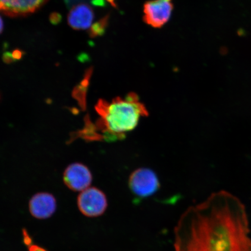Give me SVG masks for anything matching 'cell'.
<instances>
[{"label": "cell", "mask_w": 251, "mask_h": 251, "mask_svg": "<svg viewBox=\"0 0 251 251\" xmlns=\"http://www.w3.org/2000/svg\"><path fill=\"white\" fill-rule=\"evenodd\" d=\"M246 206L226 191L191 206L175 228V251H251Z\"/></svg>", "instance_id": "1"}, {"label": "cell", "mask_w": 251, "mask_h": 251, "mask_svg": "<svg viewBox=\"0 0 251 251\" xmlns=\"http://www.w3.org/2000/svg\"><path fill=\"white\" fill-rule=\"evenodd\" d=\"M95 108L100 116L96 126L106 141L123 139L126 133L137 126L141 117L149 115L145 105L134 93L125 98L117 97L111 102L100 99Z\"/></svg>", "instance_id": "2"}, {"label": "cell", "mask_w": 251, "mask_h": 251, "mask_svg": "<svg viewBox=\"0 0 251 251\" xmlns=\"http://www.w3.org/2000/svg\"><path fill=\"white\" fill-rule=\"evenodd\" d=\"M128 186L135 196L143 198L152 196L158 191L159 181L155 173L150 169H138L131 174Z\"/></svg>", "instance_id": "3"}, {"label": "cell", "mask_w": 251, "mask_h": 251, "mask_svg": "<svg viewBox=\"0 0 251 251\" xmlns=\"http://www.w3.org/2000/svg\"><path fill=\"white\" fill-rule=\"evenodd\" d=\"M80 211L87 217H98L107 208L108 201L105 194L96 187H89L82 191L77 198Z\"/></svg>", "instance_id": "4"}, {"label": "cell", "mask_w": 251, "mask_h": 251, "mask_svg": "<svg viewBox=\"0 0 251 251\" xmlns=\"http://www.w3.org/2000/svg\"><path fill=\"white\" fill-rule=\"evenodd\" d=\"M173 9L171 0H153L144 7V21L154 27H161L171 17Z\"/></svg>", "instance_id": "5"}, {"label": "cell", "mask_w": 251, "mask_h": 251, "mask_svg": "<svg viewBox=\"0 0 251 251\" xmlns=\"http://www.w3.org/2000/svg\"><path fill=\"white\" fill-rule=\"evenodd\" d=\"M64 183L70 189L82 191L92 184L93 177L89 168L80 163L69 165L64 173Z\"/></svg>", "instance_id": "6"}, {"label": "cell", "mask_w": 251, "mask_h": 251, "mask_svg": "<svg viewBox=\"0 0 251 251\" xmlns=\"http://www.w3.org/2000/svg\"><path fill=\"white\" fill-rule=\"evenodd\" d=\"M29 208L31 215L35 218H49L56 211V200L51 194L37 193L30 199Z\"/></svg>", "instance_id": "7"}, {"label": "cell", "mask_w": 251, "mask_h": 251, "mask_svg": "<svg viewBox=\"0 0 251 251\" xmlns=\"http://www.w3.org/2000/svg\"><path fill=\"white\" fill-rule=\"evenodd\" d=\"M47 0H0V12L10 17L33 13Z\"/></svg>", "instance_id": "8"}, {"label": "cell", "mask_w": 251, "mask_h": 251, "mask_svg": "<svg viewBox=\"0 0 251 251\" xmlns=\"http://www.w3.org/2000/svg\"><path fill=\"white\" fill-rule=\"evenodd\" d=\"M94 20L93 9L85 4L74 6L68 16V22L75 30H85L92 26Z\"/></svg>", "instance_id": "9"}, {"label": "cell", "mask_w": 251, "mask_h": 251, "mask_svg": "<svg viewBox=\"0 0 251 251\" xmlns=\"http://www.w3.org/2000/svg\"><path fill=\"white\" fill-rule=\"evenodd\" d=\"M79 137L87 141L103 140L102 135L98 133L96 126L94 125L90 120L89 116L88 115L84 118V126L83 129L72 133L71 140H74Z\"/></svg>", "instance_id": "10"}, {"label": "cell", "mask_w": 251, "mask_h": 251, "mask_svg": "<svg viewBox=\"0 0 251 251\" xmlns=\"http://www.w3.org/2000/svg\"><path fill=\"white\" fill-rule=\"evenodd\" d=\"M92 72V68L88 70L86 72L83 79L81 81L80 84L74 88L72 92V97L76 100L78 105L83 111L86 109V93Z\"/></svg>", "instance_id": "11"}, {"label": "cell", "mask_w": 251, "mask_h": 251, "mask_svg": "<svg viewBox=\"0 0 251 251\" xmlns=\"http://www.w3.org/2000/svg\"><path fill=\"white\" fill-rule=\"evenodd\" d=\"M108 20V16H106L105 17L92 25L89 31L90 36L92 37H96L102 35L103 33L105 32L106 27H107Z\"/></svg>", "instance_id": "12"}, {"label": "cell", "mask_w": 251, "mask_h": 251, "mask_svg": "<svg viewBox=\"0 0 251 251\" xmlns=\"http://www.w3.org/2000/svg\"><path fill=\"white\" fill-rule=\"evenodd\" d=\"M24 243L26 246L30 247L32 244V239H31L29 233H27L26 229L24 228L23 230Z\"/></svg>", "instance_id": "13"}, {"label": "cell", "mask_w": 251, "mask_h": 251, "mask_svg": "<svg viewBox=\"0 0 251 251\" xmlns=\"http://www.w3.org/2000/svg\"><path fill=\"white\" fill-rule=\"evenodd\" d=\"M61 15L59 14L56 13V12H54V13H52L50 15V21H51V23L52 24H58L59 23H60L61 21Z\"/></svg>", "instance_id": "14"}, {"label": "cell", "mask_w": 251, "mask_h": 251, "mask_svg": "<svg viewBox=\"0 0 251 251\" xmlns=\"http://www.w3.org/2000/svg\"><path fill=\"white\" fill-rule=\"evenodd\" d=\"M3 60L7 64H11L14 60L13 57H12V54L9 52H5L4 55H3Z\"/></svg>", "instance_id": "15"}, {"label": "cell", "mask_w": 251, "mask_h": 251, "mask_svg": "<svg viewBox=\"0 0 251 251\" xmlns=\"http://www.w3.org/2000/svg\"><path fill=\"white\" fill-rule=\"evenodd\" d=\"M23 53L20 50H16L13 52L12 53V57H13L15 61L19 60L23 56Z\"/></svg>", "instance_id": "16"}, {"label": "cell", "mask_w": 251, "mask_h": 251, "mask_svg": "<svg viewBox=\"0 0 251 251\" xmlns=\"http://www.w3.org/2000/svg\"><path fill=\"white\" fill-rule=\"evenodd\" d=\"M29 251H47L45 249L36 245H31L29 247Z\"/></svg>", "instance_id": "17"}, {"label": "cell", "mask_w": 251, "mask_h": 251, "mask_svg": "<svg viewBox=\"0 0 251 251\" xmlns=\"http://www.w3.org/2000/svg\"><path fill=\"white\" fill-rule=\"evenodd\" d=\"M3 27H4V24H3V21L1 17H0V33L2 32Z\"/></svg>", "instance_id": "18"}, {"label": "cell", "mask_w": 251, "mask_h": 251, "mask_svg": "<svg viewBox=\"0 0 251 251\" xmlns=\"http://www.w3.org/2000/svg\"><path fill=\"white\" fill-rule=\"evenodd\" d=\"M106 1L111 3L112 5L115 6V0H106Z\"/></svg>", "instance_id": "19"}, {"label": "cell", "mask_w": 251, "mask_h": 251, "mask_svg": "<svg viewBox=\"0 0 251 251\" xmlns=\"http://www.w3.org/2000/svg\"><path fill=\"white\" fill-rule=\"evenodd\" d=\"M2 100L1 94L0 93V102H1Z\"/></svg>", "instance_id": "20"}]
</instances>
